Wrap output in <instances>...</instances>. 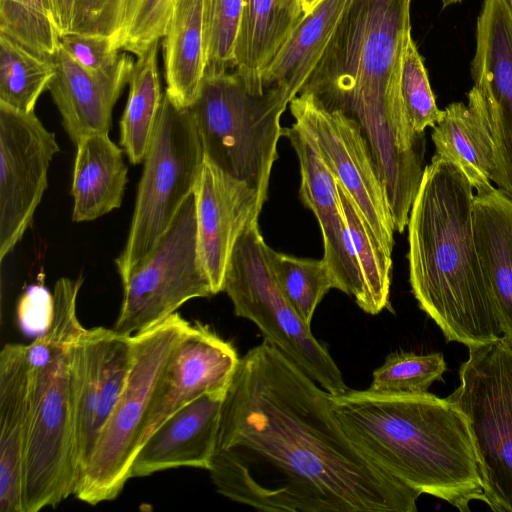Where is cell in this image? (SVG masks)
<instances>
[{
	"label": "cell",
	"instance_id": "obj_39",
	"mask_svg": "<svg viewBox=\"0 0 512 512\" xmlns=\"http://www.w3.org/2000/svg\"><path fill=\"white\" fill-rule=\"evenodd\" d=\"M16 1L34 6V7L41 9L51 15L50 5H49L48 0H16Z\"/></svg>",
	"mask_w": 512,
	"mask_h": 512
},
{
	"label": "cell",
	"instance_id": "obj_6",
	"mask_svg": "<svg viewBox=\"0 0 512 512\" xmlns=\"http://www.w3.org/2000/svg\"><path fill=\"white\" fill-rule=\"evenodd\" d=\"M291 98L281 89L251 93L232 71L204 76L189 107L205 159L247 182L264 204L271 170L284 136L280 118Z\"/></svg>",
	"mask_w": 512,
	"mask_h": 512
},
{
	"label": "cell",
	"instance_id": "obj_41",
	"mask_svg": "<svg viewBox=\"0 0 512 512\" xmlns=\"http://www.w3.org/2000/svg\"><path fill=\"white\" fill-rule=\"evenodd\" d=\"M462 1L463 0H441V3H442V7L446 8V7L451 6V5L459 4Z\"/></svg>",
	"mask_w": 512,
	"mask_h": 512
},
{
	"label": "cell",
	"instance_id": "obj_32",
	"mask_svg": "<svg viewBox=\"0 0 512 512\" xmlns=\"http://www.w3.org/2000/svg\"><path fill=\"white\" fill-rule=\"evenodd\" d=\"M398 87L408 120L418 134L434 127L443 117L435 101L422 56L409 33L404 41L399 64Z\"/></svg>",
	"mask_w": 512,
	"mask_h": 512
},
{
	"label": "cell",
	"instance_id": "obj_13",
	"mask_svg": "<svg viewBox=\"0 0 512 512\" xmlns=\"http://www.w3.org/2000/svg\"><path fill=\"white\" fill-rule=\"evenodd\" d=\"M60 151L56 136L34 112L0 102V261L30 226L48 186V169Z\"/></svg>",
	"mask_w": 512,
	"mask_h": 512
},
{
	"label": "cell",
	"instance_id": "obj_25",
	"mask_svg": "<svg viewBox=\"0 0 512 512\" xmlns=\"http://www.w3.org/2000/svg\"><path fill=\"white\" fill-rule=\"evenodd\" d=\"M351 0H322L301 22L270 62L263 86L283 90L291 100L307 85L323 58Z\"/></svg>",
	"mask_w": 512,
	"mask_h": 512
},
{
	"label": "cell",
	"instance_id": "obj_38",
	"mask_svg": "<svg viewBox=\"0 0 512 512\" xmlns=\"http://www.w3.org/2000/svg\"><path fill=\"white\" fill-rule=\"evenodd\" d=\"M53 316V294L43 286L28 288L18 303V318L22 328L30 333L42 334Z\"/></svg>",
	"mask_w": 512,
	"mask_h": 512
},
{
	"label": "cell",
	"instance_id": "obj_15",
	"mask_svg": "<svg viewBox=\"0 0 512 512\" xmlns=\"http://www.w3.org/2000/svg\"><path fill=\"white\" fill-rule=\"evenodd\" d=\"M239 359L231 343L207 325L191 323L157 380L139 447L185 405L207 392L228 389Z\"/></svg>",
	"mask_w": 512,
	"mask_h": 512
},
{
	"label": "cell",
	"instance_id": "obj_9",
	"mask_svg": "<svg viewBox=\"0 0 512 512\" xmlns=\"http://www.w3.org/2000/svg\"><path fill=\"white\" fill-rule=\"evenodd\" d=\"M191 322L177 312L132 335L124 389L105 424L74 496L90 505L115 499L130 479L157 380Z\"/></svg>",
	"mask_w": 512,
	"mask_h": 512
},
{
	"label": "cell",
	"instance_id": "obj_2",
	"mask_svg": "<svg viewBox=\"0 0 512 512\" xmlns=\"http://www.w3.org/2000/svg\"><path fill=\"white\" fill-rule=\"evenodd\" d=\"M473 200L460 168L434 154L407 225L412 293L446 342L467 348L503 335L475 246Z\"/></svg>",
	"mask_w": 512,
	"mask_h": 512
},
{
	"label": "cell",
	"instance_id": "obj_20",
	"mask_svg": "<svg viewBox=\"0 0 512 512\" xmlns=\"http://www.w3.org/2000/svg\"><path fill=\"white\" fill-rule=\"evenodd\" d=\"M30 411L26 345L0 352V511L23 512L22 480Z\"/></svg>",
	"mask_w": 512,
	"mask_h": 512
},
{
	"label": "cell",
	"instance_id": "obj_1",
	"mask_svg": "<svg viewBox=\"0 0 512 512\" xmlns=\"http://www.w3.org/2000/svg\"><path fill=\"white\" fill-rule=\"evenodd\" d=\"M208 471L219 494L266 512H414L421 495L364 455L331 394L266 340L239 359Z\"/></svg>",
	"mask_w": 512,
	"mask_h": 512
},
{
	"label": "cell",
	"instance_id": "obj_3",
	"mask_svg": "<svg viewBox=\"0 0 512 512\" xmlns=\"http://www.w3.org/2000/svg\"><path fill=\"white\" fill-rule=\"evenodd\" d=\"M331 404L355 446L395 479L461 512L484 502L469 420L448 398L349 389Z\"/></svg>",
	"mask_w": 512,
	"mask_h": 512
},
{
	"label": "cell",
	"instance_id": "obj_36",
	"mask_svg": "<svg viewBox=\"0 0 512 512\" xmlns=\"http://www.w3.org/2000/svg\"><path fill=\"white\" fill-rule=\"evenodd\" d=\"M174 0H124L118 50L142 54L165 33Z\"/></svg>",
	"mask_w": 512,
	"mask_h": 512
},
{
	"label": "cell",
	"instance_id": "obj_8",
	"mask_svg": "<svg viewBox=\"0 0 512 512\" xmlns=\"http://www.w3.org/2000/svg\"><path fill=\"white\" fill-rule=\"evenodd\" d=\"M258 220L239 236L223 290L234 314L252 321L275 346L331 395L349 390L327 347L319 342L279 288L270 269Z\"/></svg>",
	"mask_w": 512,
	"mask_h": 512
},
{
	"label": "cell",
	"instance_id": "obj_11",
	"mask_svg": "<svg viewBox=\"0 0 512 512\" xmlns=\"http://www.w3.org/2000/svg\"><path fill=\"white\" fill-rule=\"evenodd\" d=\"M123 288L114 329L130 336L162 322L191 299L214 295L199 261L193 194Z\"/></svg>",
	"mask_w": 512,
	"mask_h": 512
},
{
	"label": "cell",
	"instance_id": "obj_7",
	"mask_svg": "<svg viewBox=\"0 0 512 512\" xmlns=\"http://www.w3.org/2000/svg\"><path fill=\"white\" fill-rule=\"evenodd\" d=\"M204 159L190 109L178 107L164 93L144 159L127 241L115 260L122 284L152 251L193 194Z\"/></svg>",
	"mask_w": 512,
	"mask_h": 512
},
{
	"label": "cell",
	"instance_id": "obj_5",
	"mask_svg": "<svg viewBox=\"0 0 512 512\" xmlns=\"http://www.w3.org/2000/svg\"><path fill=\"white\" fill-rule=\"evenodd\" d=\"M77 295H53V316L43 334L52 354L30 367V411L22 480L23 512L55 507L75 494V423L70 348L85 327L76 312Z\"/></svg>",
	"mask_w": 512,
	"mask_h": 512
},
{
	"label": "cell",
	"instance_id": "obj_33",
	"mask_svg": "<svg viewBox=\"0 0 512 512\" xmlns=\"http://www.w3.org/2000/svg\"><path fill=\"white\" fill-rule=\"evenodd\" d=\"M60 37L69 34L116 38L122 24L124 0H48Z\"/></svg>",
	"mask_w": 512,
	"mask_h": 512
},
{
	"label": "cell",
	"instance_id": "obj_21",
	"mask_svg": "<svg viewBox=\"0 0 512 512\" xmlns=\"http://www.w3.org/2000/svg\"><path fill=\"white\" fill-rule=\"evenodd\" d=\"M473 231L502 332L512 336V198L493 186L476 192Z\"/></svg>",
	"mask_w": 512,
	"mask_h": 512
},
{
	"label": "cell",
	"instance_id": "obj_34",
	"mask_svg": "<svg viewBox=\"0 0 512 512\" xmlns=\"http://www.w3.org/2000/svg\"><path fill=\"white\" fill-rule=\"evenodd\" d=\"M242 5L243 0H203L204 76L233 70Z\"/></svg>",
	"mask_w": 512,
	"mask_h": 512
},
{
	"label": "cell",
	"instance_id": "obj_40",
	"mask_svg": "<svg viewBox=\"0 0 512 512\" xmlns=\"http://www.w3.org/2000/svg\"><path fill=\"white\" fill-rule=\"evenodd\" d=\"M322 0H301L305 14L310 13Z\"/></svg>",
	"mask_w": 512,
	"mask_h": 512
},
{
	"label": "cell",
	"instance_id": "obj_35",
	"mask_svg": "<svg viewBox=\"0 0 512 512\" xmlns=\"http://www.w3.org/2000/svg\"><path fill=\"white\" fill-rule=\"evenodd\" d=\"M0 33L43 57L54 54L60 46L51 15L15 0H0Z\"/></svg>",
	"mask_w": 512,
	"mask_h": 512
},
{
	"label": "cell",
	"instance_id": "obj_30",
	"mask_svg": "<svg viewBox=\"0 0 512 512\" xmlns=\"http://www.w3.org/2000/svg\"><path fill=\"white\" fill-rule=\"evenodd\" d=\"M273 276L289 303L310 326L314 312L327 292L335 288L333 276L323 259L299 258L266 247Z\"/></svg>",
	"mask_w": 512,
	"mask_h": 512
},
{
	"label": "cell",
	"instance_id": "obj_14",
	"mask_svg": "<svg viewBox=\"0 0 512 512\" xmlns=\"http://www.w3.org/2000/svg\"><path fill=\"white\" fill-rule=\"evenodd\" d=\"M131 359L132 336L114 328H85L71 345L77 487L124 389Z\"/></svg>",
	"mask_w": 512,
	"mask_h": 512
},
{
	"label": "cell",
	"instance_id": "obj_16",
	"mask_svg": "<svg viewBox=\"0 0 512 512\" xmlns=\"http://www.w3.org/2000/svg\"><path fill=\"white\" fill-rule=\"evenodd\" d=\"M197 249L214 295L223 290L233 248L246 226L259 219L263 203L255 189L204 159L194 188Z\"/></svg>",
	"mask_w": 512,
	"mask_h": 512
},
{
	"label": "cell",
	"instance_id": "obj_42",
	"mask_svg": "<svg viewBox=\"0 0 512 512\" xmlns=\"http://www.w3.org/2000/svg\"><path fill=\"white\" fill-rule=\"evenodd\" d=\"M508 4H509V7H510V10H511V13H512V0H508Z\"/></svg>",
	"mask_w": 512,
	"mask_h": 512
},
{
	"label": "cell",
	"instance_id": "obj_18",
	"mask_svg": "<svg viewBox=\"0 0 512 512\" xmlns=\"http://www.w3.org/2000/svg\"><path fill=\"white\" fill-rule=\"evenodd\" d=\"M226 392H207L167 418L139 447L130 479L179 467L208 470Z\"/></svg>",
	"mask_w": 512,
	"mask_h": 512
},
{
	"label": "cell",
	"instance_id": "obj_31",
	"mask_svg": "<svg viewBox=\"0 0 512 512\" xmlns=\"http://www.w3.org/2000/svg\"><path fill=\"white\" fill-rule=\"evenodd\" d=\"M447 370L440 352L417 354L392 352L374 370L368 390L382 395L423 394Z\"/></svg>",
	"mask_w": 512,
	"mask_h": 512
},
{
	"label": "cell",
	"instance_id": "obj_26",
	"mask_svg": "<svg viewBox=\"0 0 512 512\" xmlns=\"http://www.w3.org/2000/svg\"><path fill=\"white\" fill-rule=\"evenodd\" d=\"M161 40L165 93L178 107L189 108L205 75L203 0H174Z\"/></svg>",
	"mask_w": 512,
	"mask_h": 512
},
{
	"label": "cell",
	"instance_id": "obj_23",
	"mask_svg": "<svg viewBox=\"0 0 512 512\" xmlns=\"http://www.w3.org/2000/svg\"><path fill=\"white\" fill-rule=\"evenodd\" d=\"M468 104L454 102L433 127L435 154L454 163L476 192L489 188L495 170L494 145L484 100L473 86Z\"/></svg>",
	"mask_w": 512,
	"mask_h": 512
},
{
	"label": "cell",
	"instance_id": "obj_29",
	"mask_svg": "<svg viewBox=\"0 0 512 512\" xmlns=\"http://www.w3.org/2000/svg\"><path fill=\"white\" fill-rule=\"evenodd\" d=\"M54 76L50 61L0 33V102L24 113L34 112Z\"/></svg>",
	"mask_w": 512,
	"mask_h": 512
},
{
	"label": "cell",
	"instance_id": "obj_17",
	"mask_svg": "<svg viewBox=\"0 0 512 512\" xmlns=\"http://www.w3.org/2000/svg\"><path fill=\"white\" fill-rule=\"evenodd\" d=\"M300 164L302 203L315 215L323 237V260L335 289L354 297L362 309L365 290L350 233L342 213L337 180L326 166L312 141L294 123L284 128Z\"/></svg>",
	"mask_w": 512,
	"mask_h": 512
},
{
	"label": "cell",
	"instance_id": "obj_27",
	"mask_svg": "<svg viewBox=\"0 0 512 512\" xmlns=\"http://www.w3.org/2000/svg\"><path fill=\"white\" fill-rule=\"evenodd\" d=\"M159 42L137 56L120 120V143L132 164L144 162L163 100L157 63Z\"/></svg>",
	"mask_w": 512,
	"mask_h": 512
},
{
	"label": "cell",
	"instance_id": "obj_28",
	"mask_svg": "<svg viewBox=\"0 0 512 512\" xmlns=\"http://www.w3.org/2000/svg\"><path fill=\"white\" fill-rule=\"evenodd\" d=\"M338 194L345 222L361 271L365 303L362 310L376 315L389 302L392 260L372 231L356 202L337 181Z\"/></svg>",
	"mask_w": 512,
	"mask_h": 512
},
{
	"label": "cell",
	"instance_id": "obj_4",
	"mask_svg": "<svg viewBox=\"0 0 512 512\" xmlns=\"http://www.w3.org/2000/svg\"><path fill=\"white\" fill-rule=\"evenodd\" d=\"M412 0H351L322 60L302 90L354 118L371 151L383 156L411 132L398 87L411 33Z\"/></svg>",
	"mask_w": 512,
	"mask_h": 512
},
{
	"label": "cell",
	"instance_id": "obj_24",
	"mask_svg": "<svg viewBox=\"0 0 512 512\" xmlns=\"http://www.w3.org/2000/svg\"><path fill=\"white\" fill-rule=\"evenodd\" d=\"M76 146L72 220L92 221L121 206L128 168L123 148L110 140L108 133L86 134Z\"/></svg>",
	"mask_w": 512,
	"mask_h": 512
},
{
	"label": "cell",
	"instance_id": "obj_12",
	"mask_svg": "<svg viewBox=\"0 0 512 512\" xmlns=\"http://www.w3.org/2000/svg\"><path fill=\"white\" fill-rule=\"evenodd\" d=\"M294 124L356 202L383 248L392 254L395 227L386 191L359 123L340 110L327 109L309 91L290 102Z\"/></svg>",
	"mask_w": 512,
	"mask_h": 512
},
{
	"label": "cell",
	"instance_id": "obj_22",
	"mask_svg": "<svg viewBox=\"0 0 512 512\" xmlns=\"http://www.w3.org/2000/svg\"><path fill=\"white\" fill-rule=\"evenodd\" d=\"M301 0H243L233 72L253 94H263V75L301 22Z\"/></svg>",
	"mask_w": 512,
	"mask_h": 512
},
{
	"label": "cell",
	"instance_id": "obj_19",
	"mask_svg": "<svg viewBox=\"0 0 512 512\" xmlns=\"http://www.w3.org/2000/svg\"><path fill=\"white\" fill-rule=\"evenodd\" d=\"M46 58L54 69L48 90L70 140L76 144L86 134L108 133L113 107L130 80L132 57L122 54L114 68L103 72L84 69L61 45Z\"/></svg>",
	"mask_w": 512,
	"mask_h": 512
},
{
	"label": "cell",
	"instance_id": "obj_37",
	"mask_svg": "<svg viewBox=\"0 0 512 512\" xmlns=\"http://www.w3.org/2000/svg\"><path fill=\"white\" fill-rule=\"evenodd\" d=\"M60 45L81 67L91 72L114 68L121 55L110 37L69 34L60 37Z\"/></svg>",
	"mask_w": 512,
	"mask_h": 512
},
{
	"label": "cell",
	"instance_id": "obj_10",
	"mask_svg": "<svg viewBox=\"0 0 512 512\" xmlns=\"http://www.w3.org/2000/svg\"><path fill=\"white\" fill-rule=\"evenodd\" d=\"M447 398L469 420L484 503L512 512V336L469 347L459 385Z\"/></svg>",
	"mask_w": 512,
	"mask_h": 512
}]
</instances>
